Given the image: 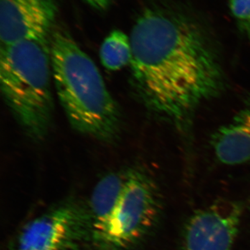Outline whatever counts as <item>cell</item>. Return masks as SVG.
Masks as SVG:
<instances>
[{
    "label": "cell",
    "mask_w": 250,
    "mask_h": 250,
    "mask_svg": "<svg viewBox=\"0 0 250 250\" xmlns=\"http://www.w3.org/2000/svg\"><path fill=\"white\" fill-rule=\"evenodd\" d=\"M134 88L145 106L184 130L202 104L223 92L217 46L203 24L170 6L145 9L129 36Z\"/></svg>",
    "instance_id": "obj_1"
},
{
    "label": "cell",
    "mask_w": 250,
    "mask_h": 250,
    "mask_svg": "<svg viewBox=\"0 0 250 250\" xmlns=\"http://www.w3.org/2000/svg\"><path fill=\"white\" fill-rule=\"evenodd\" d=\"M49 49L57 96L72 127L100 142L117 143L121 110L95 62L62 29L52 31Z\"/></svg>",
    "instance_id": "obj_2"
},
{
    "label": "cell",
    "mask_w": 250,
    "mask_h": 250,
    "mask_svg": "<svg viewBox=\"0 0 250 250\" xmlns=\"http://www.w3.org/2000/svg\"><path fill=\"white\" fill-rule=\"evenodd\" d=\"M49 43L24 41L1 46L0 84L6 104L28 137L48 134L54 112Z\"/></svg>",
    "instance_id": "obj_3"
},
{
    "label": "cell",
    "mask_w": 250,
    "mask_h": 250,
    "mask_svg": "<svg viewBox=\"0 0 250 250\" xmlns=\"http://www.w3.org/2000/svg\"><path fill=\"white\" fill-rule=\"evenodd\" d=\"M161 208L160 195L153 179L142 170H128L121 196L92 245L100 250L131 248L150 232Z\"/></svg>",
    "instance_id": "obj_4"
},
{
    "label": "cell",
    "mask_w": 250,
    "mask_h": 250,
    "mask_svg": "<svg viewBox=\"0 0 250 250\" xmlns=\"http://www.w3.org/2000/svg\"><path fill=\"white\" fill-rule=\"evenodd\" d=\"M92 241L88 207L70 201L29 222L10 250H83Z\"/></svg>",
    "instance_id": "obj_5"
},
{
    "label": "cell",
    "mask_w": 250,
    "mask_h": 250,
    "mask_svg": "<svg viewBox=\"0 0 250 250\" xmlns=\"http://www.w3.org/2000/svg\"><path fill=\"white\" fill-rule=\"evenodd\" d=\"M243 208L222 199L192 213L184 228L181 250H233Z\"/></svg>",
    "instance_id": "obj_6"
},
{
    "label": "cell",
    "mask_w": 250,
    "mask_h": 250,
    "mask_svg": "<svg viewBox=\"0 0 250 250\" xmlns=\"http://www.w3.org/2000/svg\"><path fill=\"white\" fill-rule=\"evenodd\" d=\"M57 13L55 0H0L1 45L24 41L48 44Z\"/></svg>",
    "instance_id": "obj_7"
},
{
    "label": "cell",
    "mask_w": 250,
    "mask_h": 250,
    "mask_svg": "<svg viewBox=\"0 0 250 250\" xmlns=\"http://www.w3.org/2000/svg\"><path fill=\"white\" fill-rule=\"evenodd\" d=\"M211 147L217 159L225 165L250 161V100L231 121L213 133Z\"/></svg>",
    "instance_id": "obj_8"
},
{
    "label": "cell",
    "mask_w": 250,
    "mask_h": 250,
    "mask_svg": "<svg viewBox=\"0 0 250 250\" xmlns=\"http://www.w3.org/2000/svg\"><path fill=\"white\" fill-rule=\"evenodd\" d=\"M126 174L127 170L106 174L95 186L87 206L93 225V238L103 229L113 213L124 189Z\"/></svg>",
    "instance_id": "obj_9"
},
{
    "label": "cell",
    "mask_w": 250,
    "mask_h": 250,
    "mask_svg": "<svg viewBox=\"0 0 250 250\" xmlns=\"http://www.w3.org/2000/svg\"><path fill=\"white\" fill-rule=\"evenodd\" d=\"M100 59L104 66L111 71L121 70L130 64L131 45L129 36L118 29L112 31L102 44Z\"/></svg>",
    "instance_id": "obj_10"
},
{
    "label": "cell",
    "mask_w": 250,
    "mask_h": 250,
    "mask_svg": "<svg viewBox=\"0 0 250 250\" xmlns=\"http://www.w3.org/2000/svg\"><path fill=\"white\" fill-rule=\"evenodd\" d=\"M229 6L240 30L250 39V0H229Z\"/></svg>",
    "instance_id": "obj_11"
},
{
    "label": "cell",
    "mask_w": 250,
    "mask_h": 250,
    "mask_svg": "<svg viewBox=\"0 0 250 250\" xmlns=\"http://www.w3.org/2000/svg\"><path fill=\"white\" fill-rule=\"evenodd\" d=\"M90 6L99 11H105L111 6L113 0H85Z\"/></svg>",
    "instance_id": "obj_12"
}]
</instances>
